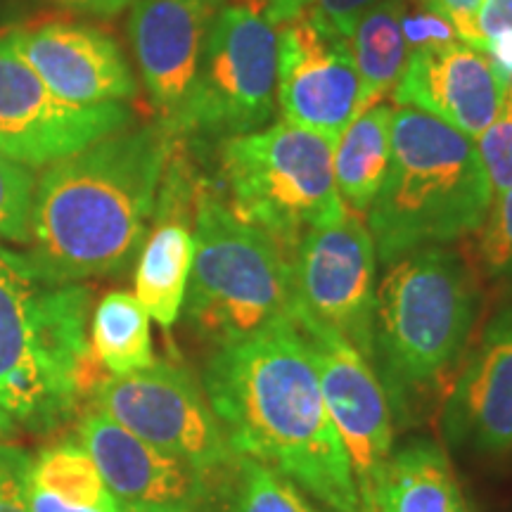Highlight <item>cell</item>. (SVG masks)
Here are the masks:
<instances>
[{"label":"cell","mask_w":512,"mask_h":512,"mask_svg":"<svg viewBox=\"0 0 512 512\" xmlns=\"http://www.w3.org/2000/svg\"><path fill=\"white\" fill-rule=\"evenodd\" d=\"M256 8L264 15L273 27L287 22V19L302 15L304 10H309L313 0H254Z\"/></svg>","instance_id":"obj_36"},{"label":"cell","mask_w":512,"mask_h":512,"mask_svg":"<svg viewBox=\"0 0 512 512\" xmlns=\"http://www.w3.org/2000/svg\"><path fill=\"white\" fill-rule=\"evenodd\" d=\"M484 55L489 57L491 67H494V72L498 79H501L505 91H510L512 88V31H505V34L491 38V41L486 43Z\"/></svg>","instance_id":"obj_34"},{"label":"cell","mask_w":512,"mask_h":512,"mask_svg":"<svg viewBox=\"0 0 512 512\" xmlns=\"http://www.w3.org/2000/svg\"><path fill=\"white\" fill-rule=\"evenodd\" d=\"M297 306L373 363L377 252L368 223L347 209L311 228L292 252Z\"/></svg>","instance_id":"obj_11"},{"label":"cell","mask_w":512,"mask_h":512,"mask_svg":"<svg viewBox=\"0 0 512 512\" xmlns=\"http://www.w3.org/2000/svg\"><path fill=\"white\" fill-rule=\"evenodd\" d=\"M479 309L477 275L456 249L422 247L387 264L375 292L373 368L394 420L456 373Z\"/></svg>","instance_id":"obj_4"},{"label":"cell","mask_w":512,"mask_h":512,"mask_svg":"<svg viewBox=\"0 0 512 512\" xmlns=\"http://www.w3.org/2000/svg\"><path fill=\"white\" fill-rule=\"evenodd\" d=\"M48 3L69 12H81V15L114 17L124 12L128 5H133V0H48Z\"/></svg>","instance_id":"obj_35"},{"label":"cell","mask_w":512,"mask_h":512,"mask_svg":"<svg viewBox=\"0 0 512 512\" xmlns=\"http://www.w3.org/2000/svg\"><path fill=\"white\" fill-rule=\"evenodd\" d=\"M36 181L31 166L0 155V240L29 245Z\"/></svg>","instance_id":"obj_26"},{"label":"cell","mask_w":512,"mask_h":512,"mask_svg":"<svg viewBox=\"0 0 512 512\" xmlns=\"http://www.w3.org/2000/svg\"><path fill=\"white\" fill-rule=\"evenodd\" d=\"M415 3H420L422 8L434 12V15L444 17L460 41L484 53V41L477 29V17L484 0H415Z\"/></svg>","instance_id":"obj_31"},{"label":"cell","mask_w":512,"mask_h":512,"mask_svg":"<svg viewBox=\"0 0 512 512\" xmlns=\"http://www.w3.org/2000/svg\"><path fill=\"white\" fill-rule=\"evenodd\" d=\"M441 425L458 448L482 456L512 451V306L484 328L446 396Z\"/></svg>","instance_id":"obj_18"},{"label":"cell","mask_w":512,"mask_h":512,"mask_svg":"<svg viewBox=\"0 0 512 512\" xmlns=\"http://www.w3.org/2000/svg\"><path fill=\"white\" fill-rule=\"evenodd\" d=\"M375 512H472L439 444L415 439L392 453L375 491Z\"/></svg>","instance_id":"obj_19"},{"label":"cell","mask_w":512,"mask_h":512,"mask_svg":"<svg viewBox=\"0 0 512 512\" xmlns=\"http://www.w3.org/2000/svg\"><path fill=\"white\" fill-rule=\"evenodd\" d=\"M505 107H508V110L512 112V88L508 91V98H505Z\"/></svg>","instance_id":"obj_39"},{"label":"cell","mask_w":512,"mask_h":512,"mask_svg":"<svg viewBox=\"0 0 512 512\" xmlns=\"http://www.w3.org/2000/svg\"><path fill=\"white\" fill-rule=\"evenodd\" d=\"M192 235L195 259L183 309L204 339L223 347L294 318L292 254L238 219L207 183L197 192Z\"/></svg>","instance_id":"obj_6"},{"label":"cell","mask_w":512,"mask_h":512,"mask_svg":"<svg viewBox=\"0 0 512 512\" xmlns=\"http://www.w3.org/2000/svg\"><path fill=\"white\" fill-rule=\"evenodd\" d=\"M294 325L309 347L320 392L347 451L366 512H375V491L394 453V415L373 363L344 337L294 311Z\"/></svg>","instance_id":"obj_10"},{"label":"cell","mask_w":512,"mask_h":512,"mask_svg":"<svg viewBox=\"0 0 512 512\" xmlns=\"http://www.w3.org/2000/svg\"><path fill=\"white\" fill-rule=\"evenodd\" d=\"M31 463L27 451L0 441V512H31Z\"/></svg>","instance_id":"obj_29"},{"label":"cell","mask_w":512,"mask_h":512,"mask_svg":"<svg viewBox=\"0 0 512 512\" xmlns=\"http://www.w3.org/2000/svg\"><path fill=\"white\" fill-rule=\"evenodd\" d=\"M195 259V235L178 216H159V226L140 247L136 268V297L147 316L164 330L183 311L185 292Z\"/></svg>","instance_id":"obj_21"},{"label":"cell","mask_w":512,"mask_h":512,"mask_svg":"<svg viewBox=\"0 0 512 512\" xmlns=\"http://www.w3.org/2000/svg\"><path fill=\"white\" fill-rule=\"evenodd\" d=\"M17 53L43 83L74 105H107L136 98L138 83L119 43L88 24L50 22L10 34Z\"/></svg>","instance_id":"obj_17"},{"label":"cell","mask_w":512,"mask_h":512,"mask_svg":"<svg viewBox=\"0 0 512 512\" xmlns=\"http://www.w3.org/2000/svg\"><path fill=\"white\" fill-rule=\"evenodd\" d=\"M332 159V140L285 119L221 140L219 171L228 207L292 254L311 228L347 214L337 195Z\"/></svg>","instance_id":"obj_7"},{"label":"cell","mask_w":512,"mask_h":512,"mask_svg":"<svg viewBox=\"0 0 512 512\" xmlns=\"http://www.w3.org/2000/svg\"><path fill=\"white\" fill-rule=\"evenodd\" d=\"M226 512H320L290 479L254 458H238L226 491Z\"/></svg>","instance_id":"obj_25"},{"label":"cell","mask_w":512,"mask_h":512,"mask_svg":"<svg viewBox=\"0 0 512 512\" xmlns=\"http://www.w3.org/2000/svg\"><path fill=\"white\" fill-rule=\"evenodd\" d=\"M392 98L477 140L503 114L508 91L482 50L451 41L408 55Z\"/></svg>","instance_id":"obj_16"},{"label":"cell","mask_w":512,"mask_h":512,"mask_svg":"<svg viewBox=\"0 0 512 512\" xmlns=\"http://www.w3.org/2000/svg\"><path fill=\"white\" fill-rule=\"evenodd\" d=\"M278 34L259 10L226 5L204 41L195 81L171 133L226 140L259 131L273 117Z\"/></svg>","instance_id":"obj_8"},{"label":"cell","mask_w":512,"mask_h":512,"mask_svg":"<svg viewBox=\"0 0 512 512\" xmlns=\"http://www.w3.org/2000/svg\"><path fill=\"white\" fill-rule=\"evenodd\" d=\"M91 351L112 377L155 363L150 316L136 294L110 292L100 299L91 320Z\"/></svg>","instance_id":"obj_23"},{"label":"cell","mask_w":512,"mask_h":512,"mask_svg":"<svg viewBox=\"0 0 512 512\" xmlns=\"http://www.w3.org/2000/svg\"><path fill=\"white\" fill-rule=\"evenodd\" d=\"M126 512H136V510H126Z\"/></svg>","instance_id":"obj_40"},{"label":"cell","mask_w":512,"mask_h":512,"mask_svg":"<svg viewBox=\"0 0 512 512\" xmlns=\"http://www.w3.org/2000/svg\"><path fill=\"white\" fill-rule=\"evenodd\" d=\"M174 133L162 121L121 128L46 166L24 254L53 283L126 271L155 216Z\"/></svg>","instance_id":"obj_2"},{"label":"cell","mask_w":512,"mask_h":512,"mask_svg":"<svg viewBox=\"0 0 512 512\" xmlns=\"http://www.w3.org/2000/svg\"><path fill=\"white\" fill-rule=\"evenodd\" d=\"M477 29L484 41V48L491 38L512 31V0H484L477 17Z\"/></svg>","instance_id":"obj_33"},{"label":"cell","mask_w":512,"mask_h":512,"mask_svg":"<svg viewBox=\"0 0 512 512\" xmlns=\"http://www.w3.org/2000/svg\"><path fill=\"white\" fill-rule=\"evenodd\" d=\"M475 143L494 197L512 190V112L508 107Z\"/></svg>","instance_id":"obj_28"},{"label":"cell","mask_w":512,"mask_h":512,"mask_svg":"<svg viewBox=\"0 0 512 512\" xmlns=\"http://www.w3.org/2000/svg\"><path fill=\"white\" fill-rule=\"evenodd\" d=\"M275 95L290 124L337 143L358 117L356 64L349 41L311 10L278 24Z\"/></svg>","instance_id":"obj_13"},{"label":"cell","mask_w":512,"mask_h":512,"mask_svg":"<svg viewBox=\"0 0 512 512\" xmlns=\"http://www.w3.org/2000/svg\"><path fill=\"white\" fill-rule=\"evenodd\" d=\"M394 107H368L344 128L335 143V185L344 207L366 216L380 195L392 157Z\"/></svg>","instance_id":"obj_20"},{"label":"cell","mask_w":512,"mask_h":512,"mask_svg":"<svg viewBox=\"0 0 512 512\" xmlns=\"http://www.w3.org/2000/svg\"><path fill=\"white\" fill-rule=\"evenodd\" d=\"M491 202L475 140L432 114L396 107L389 169L368 211L377 261L387 266L415 249L477 233Z\"/></svg>","instance_id":"obj_5"},{"label":"cell","mask_w":512,"mask_h":512,"mask_svg":"<svg viewBox=\"0 0 512 512\" xmlns=\"http://www.w3.org/2000/svg\"><path fill=\"white\" fill-rule=\"evenodd\" d=\"M226 0H133L128 34L159 121L181 117L195 81L204 41Z\"/></svg>","instance_id":"obj_15"},{"label":"cell","mask_w":512,"mask_h":512,"mask_svg":"<svg viewBox=\"0 0 512 512\" xmlns=\"http://www.w3.org/2000/svg\"><path fill=\"white\" fill-rule=\"evenodd\" d=\"M76 441L126 510L219 512V505L226 503L221 486L128 432L100 408L83 413Z\"/></svg>","instance_id":"obj_14"},{"label":"cell","mask_w":512,"mask_h":512,"mask_svg":"<svg viewBox=\"0 0 512 512\" xmlns=\"http://www.w3.org/2000/svg\"><path fill=\"white\" fill-rule=\"evenodd\" d=\"M17 430H19L17 422L12 420L10 415L3 411V408H0V441L12 439V437H15V434H17Z\"/></svg>","instance_id":"obj_38"},{"label":"cell","mask_w":512,"mask_h":512,"mask_svg":"<svg viewBox=\"0 0 512 512\" xmlns=\"http://www.w3.org/2000/svg\"><path fill=\"white\" fill-rule=\"evenodd\" d=\"M93 292L53 283L29 256L0 247V408L34 432L69 420L105 377L91 351Z\"/></svg>","instance_id":"obj_3"},{"label":"cell","mask_w":512,"mask_h":512,"mask_svg":"<svg viewBox=\"0 0 512 512\" xmlns=\"http://www.w3.org/2000/svg\"><path fill=\"white\" fill-rule=\"evenodd\" d=\"M31 482L64 503L102 512H126L79 441L43 448L31 463Z\"/></svg>","instance_id":"obj_24"},{"label":"cell","mask_w":512,"mask_h":512,"mask_svg":"<svg viewBox=\"0 0 512 512\" xmlns=\"http://www.w3.org/2000/svg\"><path fill=\"white\" fill-rule=\"evenodd\" d=\"M29 503H31V512H102L93 508H81V505L64 503L57 496L48 494V491L38 489L34 482L29 486Z\"/></svg>","instance_id":"obj_37"},{"label":"cell","mask_w":512,"mask_h":512,"mask_svg":"<svg viewBox=\"0 0 512 512\" xmlns=\"http://www.w3.org/2000/svg\"><path fill=\"white\" fill-rule=\"evenodd\" d=\"M202 389L238 456L290 479L330 512H366L294 318L214 347Z\"/></svg>","instance_id":"obj_1"},{"label":"cell","mask_w":512,"mask_h":512,"mask_svg":"<svg viewBox=\"0 0 512 512\" xmlns=\"http://www.w3.org/2000/svg\"><path fill=\"white\" fill-rule=\"evenodd\" d=\"M401 29H403V38H406L408 55L422 48L444 46V43L460 41L458 34L453 31V27L444 17L434 15V12L422 8L420 3H415L413 8L411 5H406V12H403V19H401Z\"/></svg>","instance_id":"obj_30"},{"label":"cell","mask_w":512,"mask_h":512,"mask_svg":"<svg viewBox=\"0 0 512 512\" xmlns=\"http://www.w3.org/2000/svg\"><path fill=\"white\" fill-rule=\"evenodd\" d=\"M477 235L482 271L498 283H512V190L494 197Z\"/></svg>","instance_id":"obj_27"},{"label":"cell","mask_w":512,"mask_h":512,"mask_svg":"<svg viewBox=\"0 0 512 512\" xmlns=\"http://www.w3.org/2000/svg\"><path fill=\"white\" fill-rule=\"evenodd\" d=\"M377 3H380V0H313L309 10L320 19V22L328 24L330 29H335L337 34L349 38V31L354 29L358 17Z\"/></svg>","instance_id":"obj_32"},{"label":"cell","mask_w":512,"mask_h":512,"mask_svg":"<svg viewBox=\"0 0 512 512\" xmlns=\"http://www.w3.org/2000/svg\"><path fill=\"white\" fill-rule=\"evenodd\" d=\"M93 406L228 491L240 456L230 446L204 389L188 370L155 361L136 373L110 375L95 389Z\"/></svg>","instance_id":"obj_9"},{"label":"cell","mask_w":512,"mask_h":512,"mask_svg":"<svg viewBox=\"0 0 512 512\" xmlns=\"http://www.w3.org/2000/svg\"><path fill=\"white\" fill-rule=\"evenodd\" d=\"M131 121L124 102L74 105L62 100L17 53L10 36L0 38V155L46 169L128 128Z\"/></svg>","instance_id":"obj_12"},{"label":"cell","mask_w":512,"mask_h":512,"mask_svg":"<svg viewBox=\"0 0 512 512\" xmlns=\"http://www.w3.org/2000/svg\"><path fill=\"white\" fill-rule=\"evenodd\" d=\"M406 5L408 0H380L363 12L349 31L347 41L361 83L358 114L392 93L403 74L408 60V46L401 29Z\"/></svg>","instance_id":"obj_22"}]
</instances>
